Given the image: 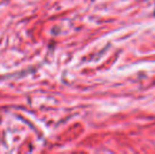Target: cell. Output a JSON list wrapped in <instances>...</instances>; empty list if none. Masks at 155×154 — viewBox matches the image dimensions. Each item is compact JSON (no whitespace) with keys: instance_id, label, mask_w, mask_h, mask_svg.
<instances>
[]
</instances>
